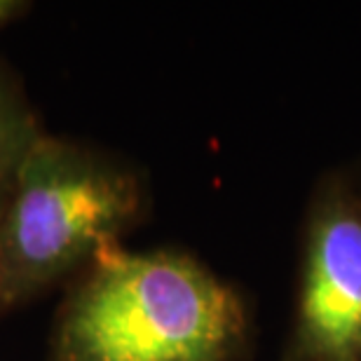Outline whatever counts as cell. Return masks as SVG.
<instances>
[{
	"label": "cell",
	"instance_id": "6da1fadb",
	"mask_svg": "<svg viewBox=\"0 0 361 361\" xmlns=\"http://www.w3.org/2000/svg\"><path fill=\"white\" fill-rule=\"evenodd\" d=\"M256 307L178 247H108L56 310L47 361H251Z\"/></svg>",
	"mask_w": 361,
	"mask_h": 361
},
{
	"label": "cell",
	"instance_id": "7a4b0ae2",
	"mask_svg": "<svg viewBox=\"0 0 361 361\" xmlns=\"http://www.w3.org/2000/svg\"><path fill=\"white\" fill-rule=\"evenodd\" d=\"M148 176L125 155L47 134L0 212V319L68 286L148 221Z\"/></svg>",
	"mask_w": 361,
	"mask_h": 361
},
{
	"label": "cell",
	"instance_id": "3957f363",
	"mask_svg": "<svg viewBox=\"0 0 361 361\" xmlns=\"http://www.w3.org/2000/svg\"><path fill=\"white\" fill-rule=\"evenodd\" d=\"M279 361H361L359 160L326 167L305 197Z\"/></svg>",
	"mask_w": 361,
	"mask_h": 361
},
{
	"label": "cell",
	"instance_id": "277c9868",
	"mask_svg": "<svg viewBox=\"0 0 361 361\" xmlns=\"http://www.w3.org/2000/svg\"><path fill=\"white\" fill-rule=\"evenodd\" d=\"M47 134L17 71L0 59V212L26 160Z\"/></svg>",
	"mask_w": 361,
	"mask_h": 361
},
{
	"label": "cell",
	"instance_id": "5b68a950",
	"mask_svg": "<svg viewBox=\"0 0 361 361\" xmlns=\"http://www.w3.org/2000/svg\"><path fill=\"white\" fill-rule=\"evenodd\" d=\"M31 10L33 5L24 3V0H0V31H5L14 21L24 19Z\"/></svg>",
	"mask_w": 361,
	"mask_h": 361
},
{
	"label": "cell",
	"instance_id": "8992f818",
	"mask_svg": "<svg viewBox=\"0 0 361 361\" xmlns=\"http://www.w3.org/2000/svg\"><path fill=\"white\" fill-rule=\"evenodd\" d=\"M359 164H361V160H359Z\"/></svg>",
	"mask_w": 361,
	"mask_h": 361
}]
</instances>
